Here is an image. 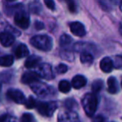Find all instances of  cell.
I'll return each mask as SVG.
<instances>
[{"instance_id": "cell-1", "label": "cell", "mask_w": 122, "mask_h": 122, "mask_svg": "<svg viewBox=\"0 0 122 122\" xmlns=\"http://www.w3.org/2000/svg\"><path fill=\"white\" fill-rule=\"evenodd\" d=\"M82 105L85 114L89 117H92L95 115L98 106V98L96 95L93 93H88L83 97Z\"/></svg>"}, {"instance_id": "cell-2", "label": "cell", "mask_w": 122, "mask_h": 122, "mask_svg": "<svg viewBox=\"0 0 122 122\" xmlns=\"http://www.w3.org/2000/svg\"><path fill=\"white\" fill-rule=\"evenodd\" d=\"M30 44L39 50L49 51L53 47V39L46 34L36 35L31 38Z\"/></svg>"}, {"instance_id": "cell-3", "label": "cell", "mask_w": 122, "mask_h": 122, "mask_svg": "<svg viewBox=\"0 0 122 122\" xmlns=\"http://www.w3.org/2000/svg\"><path fill=\"white\" fill-rule=\"evenodd\" d=\"M36 108H37L39 113L41 114L43 116L50 117L52 116L54 112L57 109V103L54 101L39 102V103H37Z\"/></svg>"}, {"instance_id": "cell-4", "label": "cell", "mask_w": 122, "mask_h": 122, "mask_svg": "<svg viewBox=\"0 0 122 122\" xmlns=\"http://www.w3.org/2000/svg\"><path fill=\"white\" fill-rule=\"evenodd\" d=\"M32 90L39 97L42 98H45L48 95H49L50 94H53V90L52 87L49 86L46 84L42 83V82L36 81L34 83L30 85Z\"/></svg>"}, {"instance_id": "cell-5", "label": "cell", "mask_w": 122, "mask_h": 122, "mask_svg": "<svg viewBox=\"0 0 122 122\" xmlns=\"http://www.w3.org/2000/svg\"><path fill=\"white\" fill-rule=\"evenodd\" d=\"M14 23L19 28L26 29L30 24V19L29 14L24 11L17 12L14 15Z\"/></svg>"}, {"instance_id": "cell-6", "label": "cell", "mask_w": 122, "mask_h": 122, "mask_svg": "<svg viewBox=\"0 0 122 122\" xmlns=\"http://www.w3.org/2000/svg\"><path fill=\"white\" fill-rule=\"evenodd\" d=\"M38 75H39V77L44 79V80H53L54 78V75L53 73L52 67L49 64H42L41 65H39L37 71Z\"/></svg>"}, {"instance_id": "cell-7", "label": "cell", "mask_w": 122, "mask_h": 122, "mask_svg": "<svg viewBox=\"0 0 122 122\" xmlns=\"http://www.w3.org/2000/svg\"><path fill=\"white\" fill-rule=\"evenodd\" d=\"M7 96L10 100L14 101L17 104H24L25 103L26 99L22 91L19 90H14V89H10L7 91Z\"/></svg>"}, {"instance_id": "cell-8", "label": "cell", "mask_w": 122, "mask_h": 122, "mask_svg": "<svg viewBox=\"0 0 122 122\" xmlns=\"http://www.w3.org/2000/svg\"><path fill=\"white\" fill-rule=\"evenodd\" d=\"M70 31L72 34L79 37H83L86 34V30L85 29V26L80 22H73L70 24Z\"/></svg>"}, {"instance_id": "cell-9", "label": "cell", "mask_w": 122, "mask_h": 122, "mask_svg": "<svg viewBox=\"0 0 122 122\" xmlns=\"http://www.w3.org/2000/svg\"><path fill=\"white\" fill-rule=\"evenodd\" d=\"M39 75H38L37 72H33V71H29L25 72L23 75L22 78H21V81L22 83L25 84V85H31V84L34 83L36 81H39Z\"/></svg>"}, {"instance_id": "cell-10", "label": "cell", "mask_w": 122, "mask_h": 122, "mask_svg": "<svg viewBox=\"0 0 122 122\" xmlns=\"http://www.w3.org/2000/svg\"><path fill=\"white\" fill-rule=\"evenodd\" d=\"M15 38L8 31H4L0 34V43L4 47H9L14 43Z\"/></svg>"}, {"instance_id": "cell-11", "label": "cell", "mask_w": 122, "mask_h": 122, "mask_svg": "<svg viewBox=\"0 0 122 122\" xmlns=\"http://www.w3.org/2000/svg\"><path fill=\"white\" fill-rule=\"evenodd\" d=\"M100 67L101 70L105 73H110L114 68L113 61L110 58L105 57L100 60Z\"/></svg>"}, {"instance_id": "cell-12", "label": "cell", "mask_w": 122, "mask_h": 122, "mask_svg": "<svg viewBox=\"0 0 122 122\" xmlns=\"http://www.w3.org/2000/svg\"><path fill=\"white\" fill-rule=\"evenodd\" d=\"M41 58L37 55H31L29 56L28 59H26L25 63H24V66L28 69H32L34 67L38 66L39 64L40 63Z\"/></svg>"}, {"instance_id": "cell-13", "label": "cell", "mask_w": 122, "mask_h": 122, "mask_svg": "<svg viewBox=\"0 0 122 122\" xmlns=\"http://www.w3.org/2000/svg\"><path fill=\"white\" fill-rule=\"evenodd\" d=\"M86 82H87L86 79H85L83 75H78L73 78L72 82H71V85L75 89L79 90V89L85 86V85H86Z\"/></svg>"}, {"instance_id": "cell-14", "label": "cell", "mask_w": 122, "mask_h": 122, "mask_svg": "<svg viewBox=\"0 0 122 122\" xmlns=\"http://www.w3.org/2000/svg\"><path fill=\"white\" fill-rule=\"evenodd\" d=\"M59 117H61L60 122H80L78 116L74 111L65 112L62 115H59Z\"/></svg>"}, {"instance_id": "cell-15", "label": "cell", "mask_w": 122, "mask_h": 122, "mask_svg": "<svg viewBox=\"0 0 122 122\" xmlns=\"http://www.w3.org/2000/svg\"><path fill=\"white\" fill-rule=\"evenodd\" d=\"M29 54V50L28 47L24 44H20L18 45L15 50V56L18 59H21V58H24L28 56Z\"/></svg>"}, {"instance_id": "cell-16", "label": "cell", "mask_w": 122, "mask_h": 122, "mask_svg": "<svg viewBox=\"0 0 122 122\" xmlns=\"http://www.w3.org/2000/svg\"><path fill=\"white\" fill-rule=\"evenodd\" d=\"M108 84V92L110 94H116L119 91V85L115 77H110L107 80Z\"/></svg>"}, {"instance_id": "cell-17", "label": "cell", "mask_w": 122, "mask_h": 122, "mask_svg": "<svg viewBox=\"0 0 122 122\" xmlns=\"http://www.w3.org/2000/svg\"><path fill=\"white\" fill-rule=\"evenodd\" d=\"M93 56L89 52H82L80 54V61L83 65H90L93 63Z\"/></svg>"}, {"instance_id": "cell-18", "label": "cell", "mask_w": 122, "mask_h": 122, "mask_svg": "<svg viewBox=\"0 0 122 122\" xmlns=\"http://www.w3.org/2000/svg\"><path fill=\"white\" fill-rule=\"evenodd\" d=\"M14 64V57L12 55H4L0 57V66L9 67Z\"/></svg>"}, {"instance_id": "cell-19", "label": "cell", "mask_w": 122, "mask_h": 122, "mask_svg": "<svg viewBox=\"0 0 122 122\" xmlns=\"http://www.w3.org/2000/svg\"><path fill=\"white\" fill-rule=\"evenodd\" d=\"M71 89V85L67 80H61L59 83V90L62 93H68Z\"/></svg>"}, {"instance_id": "cell-20", "label": "cell", "mask_w": 122, "mask_h": 122, "mask_svg": "<svg viewBox=\"0 0 122 122\" xmlns=\"http://www.w3.org/2000/svg\"><path fill=\"white\" fill-rule=\"evenodd\" d=\"M73 39L68 34H63V35L60 37V45L63 48L69 47L70 45V44L72 43Z\"/></svg>"}, {"instance_id": "cell-21", "label": "cell", "mask_w": 122, "mask_h": 122, "mask_svg": "<svg viewBox=\"0 0 122 122\" xmlns=\"http://www.w3.org/2000/svg\"><path fill=\"white\" fill-rule=\"evenodd\" d=\"M103 85H104V84L101 80H95V81L93 82V84H92V90L95 92V94L98 93L99 91H100V90H102Z\"/></svg>"}, {"instance_id": "cell-22", "label": "cell", "mask_w": 122, "mask_h": 122, "mask_svg": "<svg viewBox=\"0 0 122 122\" xmlns=\"http://www.w3.org/2000/svg\"><path fill=\"white\" fill-rule=\"evenodd\" d=\"M65 105L68 110H71V111H74V109H77L78 108V104L76 103L75 100L73 99H69L65 101Z\"/></svg>"}, {"instance_id": "cell-23", "label": "cell", "mask_w": 122, "mask_h": 122, "mask_svg": "<svg viewBox=\"0 0 122 122\" xmlns=\"http://www.w3.org/2000/svg\"><path fill=\"white\" fill-rule=\"evenodd\" d=\"M24 105L26 106L27 109H33L34 107H36L37 105V101L34 98H33L32 96L29 97L28 100H26L25 103H24Z\"/></svg>"}, {"instance_id": "cell-24", "label": "cell", "mask_w": 122, "mask_h": 122, "mask_svg": "<svg viewBox=\"0 0 122 122\" xmlns=\"http://www.w3.org/2000/svg\"><path fill=\"white\" fill-rule=\"evenodd\" d=\"M114 67L117 70H122V55H116L113 61Z\"/></svg>"}, {"instance_id": "cell-25", "label": "cell", "mask_w": 122, "mask_h": 122, "mask_svg": "<svg viewBox=\"0 0 122 122\" xmlns=\"http://www.w3.org/2000/svg\"><path fill=\"white\" fill-rule=\"evenodd\" d=\"M21 121L22 122H34L35 120H34L32 114L25 113L22 115V117H21Z\"/></svg>"}, {"instance_id": "cell-26", "label": "cell", "mask_w": 122, "mask_h": 122, "mask_svg": "<svg viewBox=\"0 0 122 122\" xmlns=\"http://www.w3.org/2000/svg\"><path fill=\"white\" fill-rule=\"evenodd\" d=\"M61 56L63 57V59H67L69 61H72L75 59V56L72 54L71 52H68V51H65V52H62L61 53Z\"/></svg>"}, {"instance_id": "cell-27", "label": "cell", "mask_w": 122, "mask_h": 122, "mask_svg": "<svg viewBox=\"0 0 122 122\" xmlns=\"http://www.w3.org/2000/svg\"><path fill=\"white\" fill-rule=\"evenodd\" d=\"M67 70H68V66L64 64H60L56 67V72L59 74H65L67 72Z\"/></svg>"}, {"instance_id": "cell-28", "label": "cell", "mask_w": 122, "mask_h": 122, "mask_svg": "<svg viewBox=\"0 0 122 122\" xmlns=\"http://www.w3.org/2000/svg\"><path fill=\"white\" fill-rule=\"evenodd\" d=\"M0 122H15L12 120V117L9 115H3L0 116Z\"/></svg>"}, {"instance_id": "cell-29", "label": "cell", "mask_w": 122, "mask_h": 122, "mask_svg": "<svg viewBox=\"0 0 122 122\" xmlns=\"http://www.w3.org/2000/svg\"><path fill=\"white\" fill-rule=\"evenodd\" d=\"M44 4L45 5L49 8L51 10H54V7H55V4L53 0H44Z\"/></svg>"}, {"instance_id": "cell-30", "label": "cell", "mask_w": 122, "mask_h": 122, "mask_svg": "<svg viewBox=\"0 0 122 122\" xmlns=\"http://www.w3.org/2000/svg\"><path fill=\"white\" fill-rule=\"evenodd\" d=\"M97 1H98L99 4L103 7L104 9L108 10V9L110 8V6H109V4H108V0H97Z\"/></svg>"}, {"instance_id": "cell-31", "label": "cell", "mask_w": 122, "mask_h": 122, "mask_svg": "<svg viewBox=\"0 0 122 122\" xmlns=\"http://www.w3.org/2000/svg\"><path fill=\"white\" fill-rule=\"evenodd\" d=\"M105 118H104V116H102V115H97L96 117L95 118V120H94V122H105Z\"/></svg>"}, {"instance_id": "cell-32", "label": "cell", "mask_w": 122, "mask_h": 122, "mask_svg": "<svg viewBox=\"0 0 122 122\" xmlns=\"http://www.w3.org/2000/svg\"><path fill=\"white\" fill-rule=\"evenodd\" d=\"M110 1L112 3V4H120V2H121L122 0H110Z\"/></svg>"}, {"instance_id": "cell-33", "label": "cell", "mask_w": 122, "mask_h": 122, "mask_svg": "<svg viewBox=\"0 0 122 122\" xmlns=\"http://www.w3.org/2000/svg\"><path fill=\"white\" fill-rule=\"evenodd\" d=\"M119 31H120V34H121V36H122V26H120V29H119Z\"/></svg>"}, {"instance_id": "cell-34", "label": "cell", "mask_w": 122, "mask_h": 122, "mask_svg": "<svg viewBox=\"0 0 122 122\" xmlns=\"http://www.w3.org/2000/svg\"><path fill=\"white\" fill-rule=\"evenodd\" d=\"M120 10L122 11V1L120 2Z\"/></svg>"}, {"instance_id": "cell-35", "label": "cell", "mask_w": 122, "mask_h": 122, "mask_svg": "<svg viewBox=\"0 0 122 122\" xmlns=\"http://www.w3.org/2000/svg\"><path fill=\"white\" fill-rule=\"evenodd\" d=\"M7 1H9V2H12V1H14V0H7Z\"/></svg>"}, {"instance_id": "cell-36", "label": "cell", "mask_w": 122, "mask_h": 122, "mask_svg": "<svg viewBox=\"0 0 122 122\" xmlns=\"http://www.w3.org/2000/svg\"><path fill=\"white\" fill-rule=\"evenodd\" d=\"M66 1H67V3H68V2H70V1H71V0H66Z\"/></svg>"}, {"instance_id": "cell-37", "label": "cell", "mask_w": 122, "mask_h": 122, "mask_svg": "<svg viewBox=\"0 0 122 122\" xmlns=\"http://www.w3.org/2000/svg\"><path fill=\"white\" fill-rule=\"evenodd\" d=\"M121 86H122V81H121Z\"/></svg>"}]
</instances>
